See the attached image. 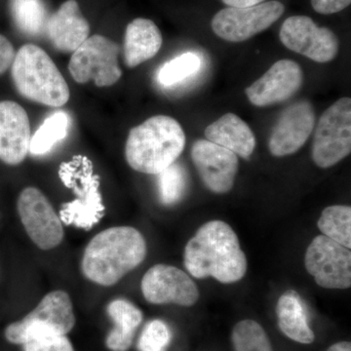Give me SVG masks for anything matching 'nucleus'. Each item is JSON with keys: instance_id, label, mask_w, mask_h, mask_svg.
I'll use <instances>...</instances> for the list:
<instances>
[{"instance_id": "obj_1", "label": "nucleus", "mask_w": 351, "mask_h": 351, "mask_svg": "<svg viewBox=\"0 0 351 351\" xmlns=\"http://www.w3.org/2000/svg\"><path fill=\"white\" fill-rule=\"evenodd\" d=\"M184 263L195 278L213 277L223 284L241 280L248 265L237 233L223 221L199 228L184 248Z\"/></svg>"}, {"instance_id": "obj_2", "label": "nucleus", "mask_w": 351, "mask_h": 351, "mask_svg": "<svg viewBox=\"0 0 351 351\" xmlns=\"http://www.w3.org/2000/svg\"><path fill=\"white\" fill-rule=\"evenodd\" d=\"M147 242L131 226L101 232L88 243L82 261L83 274L93 283L112 286L144 262Z\"/></svg>"}, {"instance_id": "obj_3", "label": "nucleus", "mask_w": 351, "mask_h": 351, "mask_svg": "<svg viewBox=\"0 0 351 351\" xmlns=\"http://www.w3.org/2000/svg\"><path fill=\"white\" fill-rule=\"evenodd\" d=\"M186 147V134L177 120L156 115L129 132L125 157L137 172L158 175L176 162Z\"/></svg>"}, {"instance_id": "obj_4", "label": "nucleus", "mask_w": 351, "mask_h": 351, "mask_svg": "<svg viewBox=\"0 0 351 351\" xmlns=\"http://www.w3.org/2000/svg\"><path fill=\"white\" fill-rule=\"evenodd\" d=\"M14 84L25 98L52 108L69 100L68 83L47 53L34 44L18 51L11 64Z\"/></svg>"}, {"instance_id": "obj_5", "label": "nucleus", "mask_w": 351, "mask_h": 351, "mask_svg": "<svg viewBox=\"0 0 351 351\" xmlns=\"http://www.w3.org/2000/svg\"><path fill=\"white\" fill-rule=\"evenodd\" d=\"M62 182L73 189L75 198L62 207L61 221L83 230H90L105 213L100 193V180L86 157H75L63 163L59 171Z\"/></svg>"}, {"instance_id": "obj_6", "label": "nucleus", "mask_w": 351, "mask_h": 351, "mask_svg": "<svg viewBox=\"0 0 351 351\" xmlns=\"http://www.w3.org/2000/svg\"><path fill=\"white\" fill-rule=\"evenodd\" d=\"M75 325L73 302L68 293L53 291L21 321L6 327L4 336L13 345H24L44 335L66 336Z\"/></svg>"}, {"instance_id": "obj_7", "label": "nucleus", "mask_w": 351, "mask_h": 351, "mask_svg": "<svg viewBox=\"0 0 351 351\" xmlns=\"http://www.w3.org/2000/svg\"><path fill=\"white\" fill-rule=\"evenodd\" d=\"M351 152V99H339L321 115L314 131L313 159L326 169L341 162Z\"/></svg>"}, {"instance_id": "obj_8", "label": "nucleus", "mask_w": 351, "mask_h": 351, "mask_svg": "<svg viewBox=\"0 0 351 351\" xmlns=\"http://www.w3.org/2000/svg\"><path fill=\"white\" fill-rule=\"evenodd\" d=\"M119 46L105 36H90L73 52L69 71L78 83L94 82L98 87H108L122 75L119 66Z\"/></svg>"}, {"instance_id": "obj_9", "label": "nucleus", "mask_w": 351, "mask_h": 351, "mask_svg": "<svg viewBox=\"0 0 351 351\" xmlns=\"http://www.w3.org/2000/svg\"><path fill=\"white\" fill-rule=\"evenodd\" d=\"M284 11V4L276 0L243 8L226 7L214 16L212 29L228 43H243L271 27Z\"/></svg>"}, {"instance_id": "obj_10", "label": "nucleus", "mask_w": 351, "mask_h": 351, "mask_svg": "<svg viewBox=\"0 0 351 351\" xmlns=\"http://www.w3.org/2000/svg\"><path fill=\"white\" fill-rule=\"evenodd\" d=\"M279 38L289 50L316 63H329L339 54L338 36L328 27H318L307 16L287 18L281 25Z\"/></svg>"}, {"instance_id": "obj_11", "label": "nucleus", "mask_w": 351, "mask_h": 351, "mask_svg": "<svg viewBox=\"0 0 351 351\" xmlns=\"http://www.w3.org/2000/svg\"><path fill=\"white\" fill-rule=\"evenodd\" d=\"M18 214L29 239L41 250H51L64 239V228L54 208L39 189H23L17 201Z\"/></svg>"}, {"instance_id": "obj_12", "label": "nucleus", "mask_w": 351, "mask_h": 351, "mask_svg": "<svg viewBox=\"0 0 351 351\" xmlns=\"http://www.w3.org/2000/svg\"><path fill=\"white\" fill-rule=\"evenodd\" d=\"M304 265L320 287L348 289L351 286V252L350 249L318 235L307 248Z\"/></svg>"}, {"instance_id": "obj_13", "label": "nucleus", "mask_w": 351, "mask_h": 351, "mask_svg": "<svg viewBox=\"0 0 351 351\" xmlns=\"http://www.w3.org/2000/svg\"><path fill=\"white\" fill-rule=\"evenodd\" d=\"M141 288L145 299L154 304L191 306L199 299L197 285L186 272L173 265L151 267L143 277Z\"/></svg>"}, {"instance_id": "obj_14", "label": "nucleus", "mask_w": 351, "mask_h": 351, "mask_svg": "<svg viewBox=\"0 0 351 351\" xmlns=\"http://www.w3.org/2000/svg\"><path fill=\"white\" fill-rule=\"evenodd\" d=\"M191 159L203 184L212 193L223 195L232 191L239 172V157L208 140L196 141Z\"/></svg>"}, {"instance_id": "obj_15", "label": "nucleus", "mask_w": 351, "mask_h": 351, "mask_svg": "<svg viewBox=\"0 0 351 351\" xmlns=\"http://www.w3.org/2000/svg\"><path fill=\"white\" fill-rule=\"evenodd\" d=\"M315 126V112L308 101L291 104L281 113L269 138L270 154L291 156L301 149Z\"/></svg>"}, {"instance_id": "obj_16", "label": "nucleus", "mask_w": 351, "mask_h": 351, "mask_svg": "<svg viewBox=\"0 0 351 351\" xmlns=\"http://www.w3.org/2000/svg\"><path fill=\"white\" fill-rule=\"evenodd\" d=\"M304 73L292 60H280L247 88V98L258 108L281 104L289 100L302 88Z\"/></svg>"}, {"instance_id": "obj_17", "label": "nucleus", "mask_w": 351, "mask_h": 351, "mask_svg": "<svg viewBox=\"0 0 351 351\" xmlns=\"http://www.w3.org/2000/svg\"><path fill=\"white\" fill-rule=\"evenodd\" d=\"M31 138V125L24 108L15 101H0V159L8 165L22 163L29 151Z\"/></svg>"}, {"instance_id": "obj_18", "label": "nucleus", "mask_w": 351, "mask_h": 351, "mask_svg": "<svg viewBox=\"0 0 351 351\" xmlns=\"http://www.w3.org/2000/svg\"><path fill=\"white\" fill-rule=\"evenodd\" d=\"M46 34L52 45L61 52H75L88 38L90 25L76 0H66L48 18Z\"/></svg>"}, {"instance_id": "obj_19", "label": "nucleus", "mask_w": 351, "mask_h": 351, "mask_svg": "<svg viewBox=\"0 0 351 351\" xmlns=\"http://www.w3.org/2000/svg\"><path fill=\"white\" fill-rule=\"evenodd\" d=\"M205 137L242 158H250L256 137L248 124L234 113H226L205 129Z\"/></svg>"}, {"instance_id": "obj_20", "label": "nucleus", "mask_w": 351, "mask_h": 351, "mask_svg": "<svg viewBox=\"0 0 351 351\" xmlns=\"http://www.w3.org/2000/svg\"><path fill=\"white\" fill-rule=\"evenodd\" d=\"M162 34L152 20L138 18L127 25L124 62L129 68L152 59L162 46Z\"/></svg>"}, {"instance_id": "obj_21", "label": "nucleus", "mask_w": 351, "mask_h": 351, "mask_svg": "<svg viewBox=\"0 0 351 351\" xmlns=\"http://www.w3.org/2000/svg\"><path fill=\"white\" fill-rule=\"evenodd\" d=\"M276 314L279 329L287 338L304 345L313 343L315 335L309 326L306 306L295 291L289 290L279 298Z\"/></svg>"}, {"instance_id": "obj_22", "label": "nucleus", "mask_w": 351, "mask_h": 351, "mask_svg": "<svg viewBox=\"0 0 351 351\" xmlns=\"http://www.w3.org/2000/svg\"><path fill=\"white\" fill-rule=\"evenodd\" d=\"M113 328L106 339V346L110 351H127L133 343L135 332L143 322L142 311L127 300L110 302L107 308Z\"/></svg>"}, {"instance_id": "obj_23", "label": "nucleus", "mask_w": 351, "mask_h": 351, "mask_svg": "<svg viewBox=\"0 0 351 351\" xmlns=\"http://www.w3.org/2000/svg\"><path fill=\"white\" fill-rule=\"evenodd\" d=\"M11 12L18 29L27 36L45 32L49 17L43 0H11Z\"/></svg>"}, {"instance_id": "obj_24", "label": "nucleus", "mask_w": 351, "mask_h": 351, "mask_svg": "<svg viewBox=\"0 0 351 351\" xmlns=\"http://www.w3.org/2000/svg\"><path fill=\"white\" fill-rule=\"evenodd\" d=\"M69 115L64 112L53 113L31 138L29 152L34 156H43L68 135Z\"/></svg>"}, {"instance_id": "obj_25", "label": "nucleus", "mask_w": 351, "mask_h": 351, "mask_svg": "<svg viewBox=\"0 0 351 351\" xmlns=\"http://www.w3.org/2000/svg\"><path fill=\"white\" fill-rule=\"evenodd\" d=\"M318 228L323 235L351 248V208L346 205H334L323 210Z\"/></svg>"}, {"instance_id": "obj_26", "label": "nucleus", "mask_w": 351, "mask_h": 351, "mask_svg": "<svg viewBox=\"0 0 351 351\" xmlns=\"http://www.w3.org/2000/svg\"><path fill=\"white\" fill-rule=\"evenodd\" d=\"M234 351H274L267 332L256 321H240L233 328Z\"/></svg>"}, {"instance_id": "obj_27", "label": "nucleus", "mask_w": 351, "mask_h": 351, "mask_svg": "<svg viewBox=\"0 0 351 351\" xmlns=\"http://www.w3.org/2000/svg\"><path fill=\"white\" fill-rule=\"evenodd\" d=\"M200 66L201 59L197 54L184 53L164 64L159 71L157 80L163 86H173L195 75Z\"/></svg>"}, {"instance_id": "obj_28", "label": "nucleus", "mask_w": 351, "mask_h": 351, "mask_svg": "<svg viewBox=\"0 0 351 351\" xmlns=\"http://www.w3.org/2000/svg\"><path fill=\"white\" fill-rule=\"evenodd\" d=\"M186 170L180 164L173 163L159 173L157 184L161 203L171 206L179 202L186 191Z\"/></svg>"}, {"instance_id": "obj_29", "label": "nucleus", "mask_w": 351, "mask_h": 351, "mask_svg": "<svg viewBox=\"0 0 351 351\" xmlns=\"http://www.w3.org/2000/svg\"><path fill=\"white\" fill-rule=\"evenodd\" d=\"M172 332L162 320L156 319L147 323L138 341L140 351H166L170 345Z\"/></svg>"}, {"instance_id": "obj_30", "label": "nucleus", "mask_w": 351, "mask_h": 351, "mask_svg": "<svg viewBox=\"0 0 351 351\" xmlns=\"http://www.w3.org/2000/svg\"><path fill=\"white\" fill-rule=\"evenodd\" d=\"M24 351H75L71 341L62 335H44L27 341Z\"/></svg>"}, {"instance_id": "obj_31", "label": "nucleus", "mask_w": 351, "mask_h": 351, "mask_svg": "<svg viewBox=\"0 0 351 351\" xmlns=\"http://www.w3.org/2000/svg\"><path fill=\"white\" fill-rule=\"evenodd\" d=\"M351 0H311L314 11L322 15H331L345 10L350 5Z\"/></svg>"}, {"instance_id": "obj_32", "label": "nucleus", "mask_w": 351, "mask_h": 351, "mask_svg": "<svg viewBox=\"0 0 351 351\" xmlns=\"http://www.w3.org/2000/svg\"><path fill=\"white\" fill-rule=\"evenodd\" d=\"M15 55L12 43L5 36L0 34V75L10 68Z\"/></svg>"}, {"instance_id": "obj_33", "label": "nucleus", "mask_w": 351, "mask_h": 351, "mask_svg": "<svg viewBox=\"0 0 351 351\" xmlns=\"http://www.w3.org/2000/svg\"><path fill=\"white\" fill-rule=\"evenodd\" d=\"M221 1L228 7H239V8H243V7L258 5V4L263 3L265 0H221Z\"/></svg>"}, {"instance_id": "obj_34", "label": "nucleus", "mask_w": 351, "mask_h": 351, "mask_svg": "<svg viewBox=\"0 0 351 351\" xmlns=\"http://www.w3.org/2000/svg\"><path fill=\"white\" fill-rule=\"evenodd\" d=\"M327 351H351V345L348 341H341L330 346Z\"/></svg>"}]
</instances>
